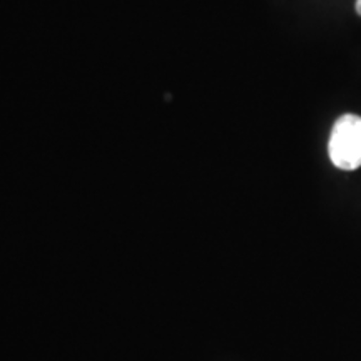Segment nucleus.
Here are the masks:
<instances>
[{
  "mask_svg": "<svg viewBox=\"0 0 361 361\" xmlns=\"http://www.w3.org/2000/svg\"><path fill=\"white\" fill-rule=\"evenodd\" d=\"M329 159L338 169L353 171L361 166V117L345 114L329 134Z\"/></svg>",
  "mask_w": 361,
  "mask_h": 361,
  "instance_id": "nucleus-1",
  "label": "nucleus"
},
{
  "mask_svg": "<svg viewBox=\"0 0 361 361\" xmlns=\"http://www.w3.org/2000/svg\"><path fill=\"white\" fill-rule=\"evenodd\" d=\"M355 8H356V13H358V16L361 17V0H356Z\"/></svg>",
  "mask_w": 361,
  "mask_h": 361,
  "instance_id": "nucleus-2",
  "label": "nucleus"
}]
</instances>
